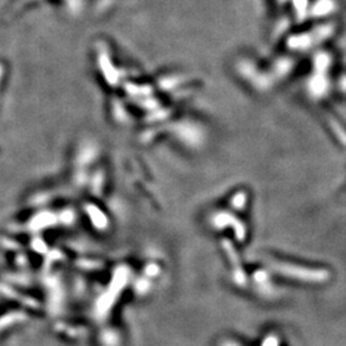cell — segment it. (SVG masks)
<instances>
[{
    "mask_svg": "<svg viewBox=\"0 0 346 346\" xmlns=\"http://www.w3.org/2000/svg\"><path fill=\"white\" fill-rule=\"evenodd\" d=\"M271 268L274 272H278L282 276L295 278V280L307 281V282H322L328 278V273L323 269H312L305 267L293 266L290 263H282V262H273Z\"/></svg>",
    "mask_w": 346,
    "mask_h": 346,
    "instance_id": "obj_1",
    "label": "cell"
},
{
    "mask_svg": "<svg viewBox=\"0 0 346 346\" xmlns=\"http://www.w3.org/2000/svg\"><path fill=\"white\" fill-rule=\"evenodd\" d=\"M224 249H227L228 258H230L231 263H232L233 277H235V281L238 283V285H244V283H245L244 271H242V268H241L237 255H236L235 253H233V249H232V248H231L230 242H224Z\"/></svg>",
    "mask_w": 346,
    "mask_h": 346,
    "instance_id": "obj_2",
    "label": "cell"
},
{
    "mask_svg": "<svg viewBox=\"0 0 346 346\" xmlns=\"http://www.w3.org/2000/svg\"><path fill=\"white\" fill-rule=\"evenodd\" d=\"M263 346H278V342L274 337H268L266 341H264Z\"/></svg>",
    "mask_w": 346,
    "mask_h": 346,
    "instance_id": "obj_3",
    "label": "cell"
}]
</instances>
